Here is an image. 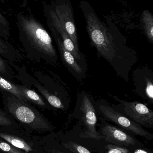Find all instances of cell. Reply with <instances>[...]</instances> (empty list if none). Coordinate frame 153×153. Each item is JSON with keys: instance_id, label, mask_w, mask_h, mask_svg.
Instances as JSON below:
<instances>
[{"instance_id": "cell-1", "label": "cell", "mask_w": 153, "mask_h": 153, "mask_svg": "<svg viewBox=\"0 0 153 153\" xmlns=\"http://www.w3.org/2000/svg\"><path fill=\"white\" fill-rule=\"evenodd\" d=\"M80 8L86 22V31L99 57L109 63L117 75L125 82L138 61L134 49L128 46L125 37L111 21L101 20L90 3L80 1Z\"/></svg>"}, {"instance_id": "cell-2", "label": "cell", "mask_w": 153, "mask_h": 153, "mask_svg": "<svg viewBox=\"0 0 153 153\" xmlns=\"http://www.w3.org/2000/svg\"><path fill=\"white\" fill-rule=\"evenodd\" d=\"M16 23L19 40L28 59L33 62L57 66L58 55L52 37L30 7L17 13Z\"/></svg>"}, {"instance_id": "cell-3", "label": "cell", "mask_w": 153, "mask_h": 153, "mask_svg": "<svg viewBox=\"0 0 153 153\" xmlns=\"http://www.w3.org/2000/svg\"><path fill=\"white\" fill-rule=\"evenodd\" d=\"M0 92L4 110L13 119L33 130L44 131L53 129V126L33 104L1 89Z\"/></svg>"}, {"instance_id": "cell-4", "label": "cell", "mask_w": 153, "mask_h": 153, "mask_svg": "<svg viewBox=\"0 0 153 153\" xmlns=\"http://www.w3.org/2000/svg\"><path fill=\"white\" fill-rule=\"evenodd\" d=\"M97 112L106 119L111 121L125 130L134 134L147 138L153 139V135L143 128L142 126L119 112L104 100H99L95 102Z\"/></svg>"}, {"instance_id": "cell-5", "label": "cell", "mask_w": 153, "mask_h": 153, "mask_svg": "<svg viewBox=\"0 0 153 153\" xmlns=\"http://www.w3.org/2000/svg\"><path fill=\"white\" fill-rule=\"evenodd\" d=\"M110 95L119 103L118 105H111L118 111H121V113L140 126L153 128V111L146 105L139 102L126 101Z\"/></svg>"}, {"instance_id": "cell-6", "label": "cell", "mask_w": 153, "mask_h": 153, "mask_svg": "<svg viewBox=\"0 0 153 153\" xmlns=\"http://www.w3.org/2000/svg\"><path fill=\"white\" fill-rule=\"evenodd\" d=\"M78 98L80 102L79 109L82 116V120L87 128V130L80 136L83 138L101 140L102 138V136L96 129L97 117L95 101L90 94L84 91L81 93Z\"/></svg>"}, {"instance_id": "cell-7", "label": "cell", "mask_w": 153, "mask_h": 153, "mask_svg": "<svg viewBox=\"0 0 153 153\" xmlns=\"http://www.w3.org/2000/svg\"><path fill=\"white\" fill-rule=\"evenodd\" d=\"M14 69L17 73V80L22 83V85L36 90L53 108L62 110L66 108V103L58 96L50 92L29 74L25 65H15Z\"/></svg>"}, {"instance_id": "cell-8", "label": "cell", "mask_w": 153, "mask_h": 153, "mask_svg": "<svg viewBox=\"0 0 153 153\" xmlns=\"http://www.w3.org/2000/svg\"><path fill=\"white\" fill-rule=\"evenodd\" d=\"M49 4L71 38L76 50L80 52L73 9L71 1L52 0Z\"/></svg>"}, {"instance_id": "cell-9", "label": "cell", "mask_w": 153, "mask_h": 153, "mask_svg": "<svg viewBox=\"0 0 153 153\" xmlns=\"http://www.w3.org/2000/svg\"><path fill=\"white\" fill-rule=\"evenodd\" d=\"M43 9V13L46 20L49 21L52 24L58 33L65 48L71 53L77 61H81L82 56L81 53L76 50L71 38L59 21L50 4L44 2Z\"/></svg>"}, {"instance_id": "cell-10", "label": "cell", "mask_w": 153, "mask_h": 153, "mask_svg": "<svg viewBox=\"0 0 153 153\" xmlns=\"http://www.w3.org/2000/svg\"><path fill=\"white\" fill-rule=\"evenodd\" d=\"M46 20L48 27L50 31L51 36L56 44L60 54V58L64 65L66 67L70 72L74 73V75L83 77L85 74V71L79 64L77 60L69 51H67L63 45L57 32L49 21Z\"/></svg>"}, {"instance_id": "cell-11", "label": "cell", "mask_w": 153, "mask_h": 153, "mask_svg": "<svg viewBox=\"0 0 153 153\" xmlns=\"http://www.w3.org/2000/svg\"><path fill=\"white\" fill-rule=\"evenodd\" d=\"M33 76L50 92L67 103V96L64 88L53 72L46 69L37 68L33 70Z\"/></svg>"}, {"instance_id": "cell-12", "label": "cell", "mask_w": 153, "mask_h": 153, "mask_svg": "<svg viewBox=\"0 0 153 153\" xmlns=\"http://www.w3.org/2000/svg\"><path fill=\"white\" fill-rule=\"evenodd\" d=\"M136 92L143 99L153 103V74L146 68L137 69L133 72Z\"/></svg>"}, {"instance_id": "cell-13", "label": "cell", "mask_w": 153, "mask_h": 153, "mask_svg": "<svg viewBox=\"0 0 153 153\" xmlns=\"http://www.w3.org/2000/svg\"><path fill=\"white\" fill-rule=\"evenodd\" d=\"M102 138L107 142L118 146H129L135 144L132 137L116 127L107 124L102 128Z\"/></svg>"}, {"instance_id": "cell-14", "label": "cell", "mask_w": 153, "mask_h": 153, "mask_svg": "<svg viewBox=\"0 0 153 153\" xmlns=\"http://www.w3.org/2000/svg\"><path fill=\"white\" fill-rule=\"evenodd\" d=\"M0 56L8 61L13 67L21 63L24 59V56L19 50L9 41L4 40L1 37Z\"/></svg>"}, {"instance_id": "cell-15", "label": "cell", "mask_w": 153, "mask_h": 153, "mask_svg": "<svg viewBox=\"0 0 153 153\" xmlns=\"http://www.w3.org/2000/svg\"><path fill=\"white\" fill-rule=\"evenodd\" d=\"M22 85L18 84L0 76V89L5 91L19 99L28 102L22 91ZM29 103V102H28Z\"/></svg>"}, {"instance_id": "cell-16", "label": "cell", "mask_w": 153, "mask_h": 153, "mask_svg": "<svg viewBox=\"0 0 153 153\" xmlns=\"http://www.w3.org/2000/svg\"><path fill=\"white\" fill-rule=\"evenodd\" d=\"M23 85L22 91L29 103L35 105L43 109L50 110L53 108L47 102L40 94H39L35 90Z\"/></svg>"}, {"instance_id": "cell-17", "label": "cell", "mask_w": 153, "mask_h": 153, "mask_svg": "<svg viewBox=\"0 0 153 153\" xmlns=\"http://www.w3.org/2000/svg\"><path fill=\"white\" fill-rule=\"evenodd\" d=\"M141 22L150 43H153V15L148 10H144L141 15Z\"/></svg>"}, {"instance_id": "cell-18", "label": "cell", "mask_w": 153, "mask_h": 153, "mask_svg": "<svg viewBox=\"0 0 153 153\" xmlns=\"http://www.w3.org/2000/svg\"><path fill=\"white\" fill-rule=\"evenodd\" d=\"M0 137L10 143L14 147L23 150L26 153L33 151L31 146L24 140L19 137L3 133H0Z\"/></svg>"}, {"instance_id": "cell-19", "label": "cell", "mask_w": 153, "mask_h": 153, "mask_svg": "<svg viewBox=\"0 0 153 153\" xmlns=\"http://www.w3.org/2000/svg\"><path fill=\"white\" fill-rule=\"evenodd\" d=\"M0 76L11 82L17 80V73L12 65L0 56Z\"/></svg>"}, {"instance_id": "cell-20", "label": "cell", "mask_w": 153, "mask_h": 153, "mask_svg": "<svg viewBox=\"0 0 153 153\" xmlns=\"http://www.w3.org/2000/svg\"><path fill=\"white\" fill-rule=\"evenodd\" d=\"M13 119L4 110L0 108V126L8 127L14 123Z\"/></svg>"}, {"instance_id": "cell-21", "label": "cell", "mask_w": 153, "mask_h": 153, "mask_svg": "<svg viewBox=\"0 0 153 153\" xmlns=\"http://www.w3.org/2000/svg\"><path fill=\"white\" fill-rule=\"evenodd\" d=\"M70 151L74 153H91L84 146L73 142H69L64 144Z\"/></svg>"}, {"instance_id": "cell-22", "label": "cell", "mask_w": 153, "mask_h": 153, "mask_svg": "<svg viewBox=\"0 0 153 153\" xmlns=\"http://www.w3.org/2000/svg\"><path fill=\"white\" fill-rule=\"evenodd\" d=\"M0 152L4 153H26L1 140H0Z\"/></svg>"}, {"instance_id": "cell-23", "label": "cell", "mask_w": 153, "mask_h": 153, "mask_svg": "<svg viewBox=\"0 0 153 153\" xmlns=\"http://www.w3.org/2000/svg\"><path fill=\"white\" fill-rule=\"evenodd\" d=\"M106 148L108 150L107 153H128V149L118 146L108 145Z\"/></svg>"}, {"instance_id": "cell-24", "label": "cell", "mask_w": 153, "mask_h": 153, "mask_svg": "<svg viewBox=\"0 0 153 153\" xmlns=\"http://www.w3.org/2000/svg\"><path fill=\"white\" fill-rule=\"evenodd\" d=\"M28 1L27 0H21V6L23 8H25L27 6Z\"/></svg>"}, {"instance_id": "cell-25", "label": "cell", "mask_w": 153, "mask_h": 153, "mask_svg": "<svg viewBox=\"0 0 153 153\" xmlns=\"http://www.w3.org/2000/svg\"><path fill=\"white\" fill-rule=\"evenodd\" d=\"M133 153H149L146 151H144L143 150H138L136 151L135 152Z\"/></svg>"}, {"instance_id": "cell-26", "label": "cell", "mask_w": 153, "mask_h": 153, "mask_svg": "<svg viewBox=\"0 0 153 153\" xmlns=\"http://www.w3.org/2000/svg\"><path fill=\"white\" fill-rule=\"evenodd\" d=\"M9 0H0V2H1L2 3L4 4V3L8 1Z\"/></svg>"}, {"instance_id": "cell-27", "label": "cell", "mask_w": 153, "mask_h": 153, "mask_svg": "<svg viewBox=\"0 0 153 153\" xmlns=\"http://www.w3.org/2000/svg\"><path fill=\"white\" fill-rule=\"evenodd\" d=\"M33 1H39V0H33Z\"/></svg>"}]
</instances>
